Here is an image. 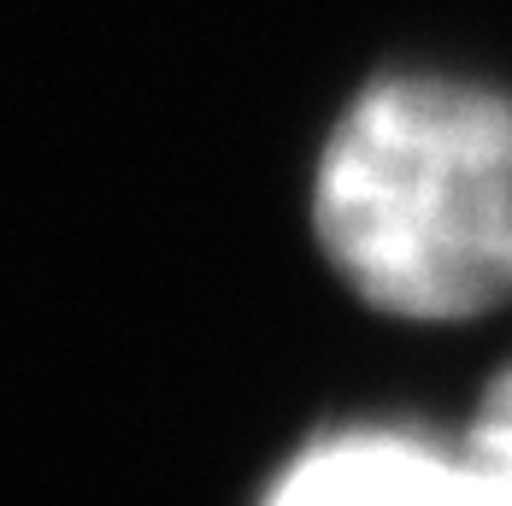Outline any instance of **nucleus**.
Wrapping results in <instances>:
<instances>
[{
  "instance_id": "obj_2",
  "label": "nucleus",
  "mask_w": 512,
  "mask_h": 506,
  "mask_svg": "<svg viewBox=\"0 0 512 506\" xmlns=\"http://www.w3.org/2000/svg\"><path fill=\"white\" fill-rule=\"evenodd\" d=\"M265 506H512L471 454L407 430H348L295 459Z\"/></svg>"
},
{
  "instance_id": "obj_1",
  "label": "nucleus",
  "mask_w": 512,
  "mask_h": 506,
  "mask_svg": "<svg viewBox=\"0 0 512 506\" xmlns=\"http://www.w3.org/2000/svg\"><path fill=\"white\" fill-rule=\"evenodd\" d=\"M312 218L383 312L471 318L512 301V101L448 77L365 89L318 159Z\"/></svg>"
},
{
  "instance_id": "obj_3",
  "label": "nucleus",
  "mask_w": 512,
  "mask_h": 506,
  "mask_svg": "<svg viewBox=\"0 0 512 506\" xmlns=\"http://www.w3.org/2000/svg\"><path fill=\"white\" fill-rule=\"evenodd\" d=\"M465 454L477 459L512 501V371L489 389V401H483L477 424H471V448H465Z\"/></svg>"
}]
</instances>
